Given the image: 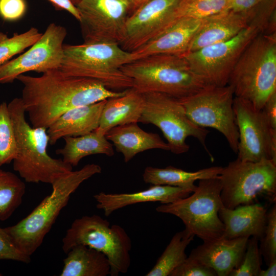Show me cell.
Returning a JSON list of instances; mask_svg holds the SVG:
<instances>
[{"label": "cell", "mask_w": 276, "mask_h": 276, "mask_svg": "<svg viewBox=\"0 0 276 276\" xmlns=\"http://www.w3.org/2000/svg\"><path fill=\"white\" fill-rule=\"evenodd\" d=\"M56 8L59 9L64 10L70 13L78 20L80 19V15L77 9L70 0H48Z\"/></svg>", "instance_id": "cell-39"}, {"label": "cell", "mask_w": 276, "mask_h": 276, "mask_svg": "<svg viewBox=\"0 0 276 276\" xmlns=\"http://www.w3.org/2000/svg\"><path fill=\"white\" fill-rule=\"evenodd\" d=\"M196 188H181L166 185H152L148 189L133 193H105L94 196L97 208L108 217L113 212L128 205L147 202L172 203L189 196Z\"/></svg>", "instance_id": "cell-18"}, {"label": "cell", "mask_w": 276, "mask_h": 276, "mask_svg": "<svg viewBox=\"0 0 276 276\" xmlns=\"http://www.w3.org/2000/svg\"><path fill=\"white\" fill-rule=\"evenodd\" d=\"M0 275H2V274L0 273Z\"/></svg>", "instance_id": "cell-43"}, {"label": "cell", "mask_w": 276, "mask_h": 276, "mask_svg": "<svg viewBox=\"0 0 276 276\" xmlns=\"http://www.w3.org/2000/svg\"><path fill=\"white\" fill-rule=\"evenodd\" d=\"M106 100L64 112L47 128L49 143L54 145L61 138L82 135L95 130Z\"/></svg>", "instance_id": "cell-22"}, {"label": "cell", "mask_w": 276, "mask_h": 276, "mask_svg": "<svg viewBox=\"0 0 276 276\" xmlns=\"http://www.w3.org/2000/svg\"><path fill=\"white\" fill-rule=\"evenodd\" d=\"M221 190L219 176L199 180L192 194L172 203L161 204L156 210L179 218L185 229L203 242L219 239L224 231L218 215L223 206Z\"/></svg>", "instance_id": "cell-8"}, {"label": "cell", "mask_w": 276, "mask_h": 276, "mask_svg": "<svg viewBox=\"0 0 276 276\" xmlns=\"http://www.w3.org/2000/svg\"><path fill=\"white\" fill-rule=\"evenodd\" d=\"M129 4L130 7V15L135 11L136 9L140 8L150 0H126Z\"/></svg>", "instance_id": "cell-41"}, {"label": "cell", "mask_w": 276, "mask_h": 276, "mask_svg": "<svg viewBox=\"0 0 276 276\" xmlns=\"http://www.w3.org/2000/svg\"><path fill=\"white\" fill-rule=\"evenodd\" d=\"M121 70L141 93H160L180 99L209 85L191 70L183 55H151L124 65Z\"/></svg>", "instance_id": "cell-5"}, {"label": "cell", "mask_w": 276, "mask_h": 276, "mask_svg": "<svg viewBox=\"0 0 276 276\" xmlns=\"http://www.w3.org/2000/svg\"><path fill=\"white\" fill-rule=\"evenodd\" d=\"M23 84L20 97L34 127L48 128L66 111L123 95L88 78L70 76L59 68L38 77L24 74L16 78Z\"/></svg>", "instance_id": "cell-1"}, {"label": "cell", "mask_w": 276, "mask_h": 276, "mask_svg": "<svg viewBox=\"0 0 276 276\" xmlns=\"http://www.w3.org/2000/svg\"><path fill=\"white\" fill-rule=\"evenodd\" d=\"M234 96L233 89L228 84L208 85L194 94L178 99L193 123L219 131L237 154L239 132L233 109Z\"/></svg>", "instance_id": "cell-11"}, {"label": "cell", "mask_w": 276, "mask_h": 276, "mask_svg": "<svg viewBox=\"0 0 276 276\" xmlns=\"http://www.w3.org/2000/svg\"><path fill=\"white\" fill-rule=\"evenodd\" d=\"M223 167L214 166L194 172L187 171L171 166L164 168L147 167L143 178L146 183L152 185H166L181 188H196V180L218 176Z\"/></svg>", "instance_id": "cell-26"}, {"label": "cell", "mask_w": 276, "mask_h": 276, "mask_svg": "<svg viewBox=\"0 0 276 276\" xmlns=\"http://www.w3.org/2000/svg\"><path fill=\"white\" fill-rule=\"evenodd\" d=\"M219 177L220 198L227 209L259 203L260 199L275 203L276 162L272 159L251 162L237 158L223 167Z\"/></svg>", "instance_id": "cell-7"}, {"label": "cell", "mask_w": 276, "mask_h": 276, "mask_svg": "<svg viewBox=\"0 0 276 276\" xmlns=\"http://www.w3.org/2000/svg\"><path fill=\"white\" fill-rule=\"evenodd\" d=\"M195 236L185 228L176 233L146 276H169L187 258L186 249Z\"/></svg>", "instance_id": "cell-28"}, {"label": "cell", "mask_w": 276, "mask_h": 276, "mask_svg": "<svg viewBox=\"0 0 276 276\" xmlns=\"http://www.w3.org/2000/svg\"><path fill=\"white\" fill-rule=\"evenodd\" d=\"M180 0H150L127 18L123 39L124 50L132 52L155 37L174 21Z\"/></svg>", "instance_id": "cell-16"}, {"label": "cell", "mask_w": 276, "mask_h": 276, "mask_svg": "<svg viewBox=\"0 0 276 276\" xmlns=\"http://www.w3.org/2000/svg\"><path fill=\"white\" fill-rule=\"evenodd\" d=\"M250 21V13L231 10L203 18L191 41L188 53L234 37L247 27Z\"/></svg>", "instance_id": "cell-20"}, {"label": "cell", "mask_w": 276, "mask_h": 276, "mask_svg": "<svg viewBox=\"0 0 276 276\" xmlns=\"http://www.w3.org/2000/svg\"><path fill=\"white\" fill-rule=\"evenodd\" d=\"M267 269H261L259 276H275L276 275V259L272 261L267 266Z\"/></svg>", "instance_id": "cell-40"}, {"label": "cell", "mask_w": 276, "mask_h": 276, "mask_svg": "<svg viewBox=\"0 0 276 276\" xmlns=\"http://www.w3.org/2000/svg\"><path fill=\"white\" fill-rule=\"evenodd\" d=\"M101 171L99 165L89 164L56 180L51 185V194L28 216L16 224L4 228L18 248L31 256L42 243L71 195L83 181Z\"/></svg>", "instance_id": "cell-2"}, {"label": "cell", "mask_w": 276, "mask_h": 276, "mask_svg": "<svg viewBox=\"0 0 276 276\" xmlns=\"http://www.w3.org/2000/svg\"><path fill=\"white\" fill-rule=\"evenodd\" d=\"M203 19L180 18L135 50L133 60L154 54L183 55Z\"/></svg>", "instance_id": "cell-17"}, {"label": "cell", "mask_w": 276, "mask_h": 276, "mask_svg": "<svg viewBox=\"0 0 276 276\" xmlns=\"http://www.w3.org/2000/svg\"><path fill=\"white\" fill-rule=\"evenodd\" d=\"M229 5L230 0H180L175 10V21L180 18L203 19L229 10Z\"/></svg>", "instance_id": "cell-30"}, {"label": "cell", "mask_w": 276, "mask_h": 276, "mask_svg": "<svg viewBox=\"0 0 276 276\" xmlns=\"http://www.w3.org/2000/svg\"><path fill=\"white\" fill-rule=\"evenodd\" d=\"M66 29L50 23L40 38L26 52L0 66V84L13 82L19 75L59 68L63 56Z\"/></svg>", "instance_id": "cell-15"}, {"label": "cell", "mask_w": 276, "mask_h": 276, "mask_svg": "<svg viewBox=\"0 0 276 276\" xmlns=\"http://www.w3.org/2000/svg\"><path fill=\"white\" fill-rule=\"evenodd\" d=\"M132 61V53L124 50L118 43L64 44L59 69L70 76L97 81L112 90H125L132 87V82L121 67Z\"/></svg>", "instance_id": "cell-6"}, {"label": "cell", "mask_w": 276, "mask_h": 276, "mask_svg": "<svg viewBox=\"0 0 276 276\" xmlns=\"http://www.w3.org/2000/svg\"><path fill=\"white\" fill-rule=\"evenodd\" d=\"M64 146L56 151L62 156V160L72 167L76 166L84 157L95 154H104L108 156L114 155L112 144L105 135L95 130L88 133L63 138Z\"/></svg>", "instance_id": "cell-27"}, {"label": "cell", "mask_w": 276, "mask_h": 276, "mask_svg": "<svg viewBox=\"0 0 276 276\" xmlns=\"http://www.w3.org/2000/svg\"><path fill=\"white\" fill-rule=\"evenodd\" d=\"M83 245L106 256L110 265V276L126 273L130 266L131 241L121 226L97 215L75 219L62 239V248L67 253L72 247Z\"/></svg>", "instance_id": "cell-9"}, {"label": "cell", "mask_w": 276, "mask_h": 276, "mask_svg": "<svg viewBox=\"0 0 276 276\" xmlns=\"http://www.w3.org/2000/svg\"><path fill=\"white\" fill-rule=\"evenodd\" d=\"M117 151L122 153L125 163L137 154L152 149L170 151L167 143L156 133L147 132L141 129L137 123H131L116 126L105 134Z\"/></svg>", "instance_id": "cell-23"}, {"label": "cell", "mask_w": 276, "mask_h": 276, "mask_svg": "<svg viewBox=\"0 0 276 276\" xmlns=\"http://www.w3.org/2000/svg\"><path fill=\"white\" fill-rule=\"evenodd\" d=\"M25 183L14 173L0 169V220L9 219L20 206L25 193Z\"/></svg>", "instance_id": "cell-29"}, {"label": "cell", "mask_w": 276, "mask_h": 276, "mask_svg": "<svg viewBox=\"0 0 276 276\" xmlns=\"http://www.w3.org/2000/svg\"><path fill=\"white\" fill-rule=\"evenodd\" d=\"M26 10L24 0H0V15L5 20L20 18Z\"/></svg>", "instance_id": "cell-37"}, {"label": "cell", "mask_w": 276, "mask_h": 276, "mask_svg": "<svg viewBox=\"0 0 276 276\" xmlns=\"http://www.w3.org/2000/svg\"><path fill=\"white\" fill-rule=\"evenodd\" d=\"M143 107V94L132 87L127 88L123 95L106 100L95 131L105 135L116 126L138 123Z\"/></svg>", "instance_id": "cell-24"}, {"label": "cell", "mask_w": 276, "mask_h": 276, "mask_svg": "<svg viewBox=\"0 0 276 276\" xmlns=\"http://www.w3.org/2000/svg\"><path fill=\"white\" fill-rule=\"evenodd\" d=\"M76 7L83 42L120 45L130 13L126 0H81Z\"/></svg>", "instance_id": "cell-14"}, {"label": "cell", "mask_w": 276, "mask_h": 276, "mask_svg": "<svg viewBox=\"0 0 276 276\" xmlns=\"http://www.w3.org/2000/svg\"><path fill=\"white\" fill-rule=\"evenodd\" d=\"M142 94L144 107L139 122L157 127L167 140L170 151L176 154L188 152L190 147L186 139L189 136L195 137L213 160L205 144L209 131L190 119L177 98L157 92Z\"/></svg>", "instance_id": "cell-10"}, {"label": "cell", "mask_w": 276, "mask_h": 276, "mask_svg": "<svg viewBox=\"0 0 276 276\" xmlns=\"http://www.w3.org/2000/svg\"><path fill=\"white\" fill-rule=\"evenodd\" d=\"M262 32H264L262 27L251 21L234 37L183 56L191 70L207 84L225 86L244 50Z\"/></svg>", "instance_id": "cell-12"}, {"label": "cell", "mask_w": 276, "mask_h": 276, "mask_svg": "<svg viewBox=\"0 0 276 276\" xmlns=\"http://www.w3.org/2000/svg\"><path fill=\"white\" fill-rule=\"evenodd\" d=\"M260 253L268 266L276 259V205L267 213L266 225L264 234L260 239Z\"/></svg>", "instance_id": "cell-34"}, {"label": "cell", "mask_w": 276, "mask_h": 276, "mask_svg": "<svg viewBox=\"0 0 276 276\" xmlns=\"http://www.w3.org/2000/svg\"><path fill=\"white\" fill-rule=\"evenodd\" d=\"M42 34L34 27L22 33H14L10 37L7 34L0 32V66L32 46Z\"/></svg>", "instance_id": "cell-31"}, {"label": "cell", "mask_w": 276, "mask_h": 276, "mask_svg": "<svg viewBox=\"0 0 276 276\" xmlns=\"http://www.w3.org/2000/svg\"><path fill=\"white\" fill-rule=\"evenodd\" d=\"M8 107L17 148L13 168L21 178L29 183L41 182L52 185L73 170V167L62 159L54 158L48 154L47 129L29 125L26 120L20 98L11 100Z\"/></svg>", "instance_id": "cell-3"}, {"label": "cell", "mask_w": 276, "mask_h": 276, "mask_svg": "<svg viewBox=\"0 0 276 276\" xmlns=\"http://www.w3.org/2000/svg\"><path fill=\"white\" fill-rule=\"evenodd\" d=\"M235 97L249 102L261 110L276 92L275 32H262L256 36L242 53L228 82Z\"/></svg>", "instance_id": "cell-4"}, {"label": "cell", "mask_w": 276, "mask_h": 276, "mask_svg": "<svg viewBox=\"0 0 276 276\" xmlns=\"http://www.w3.org/2000/svg\"><path fill=\"white\" fill-rule=\"evenodd\" d=\"M271 128L276 130V92L272 94L261 109Z\"/></svg>", "instance_id": "cell-38"}, {"label": "cell", "mask_w": 276, "mask_h": 276, "mask_svg": "<svg viewBox=\"0 0 276 276\" xmlns=\"http://www.w3.org/2000/svg\"><path fill=\"white\" fill-rule=\"evenodd\" d=\"M0 260H11L25 263H28L31 261V256L20 250L4 228L1 227Z\"/></svg>", "instance_id": "cell-35"}, {"label": "cell", "mask_w": 276, "mask_h": 276, "mask_svg": "<svg viewBox=\"0 0 276 276\" xmlns=\"http://www.w3.org/2000/svg\"><path fill=\"white\" fill-rule=\"evenodd\" d=\"M233 109L239 132L237 158L244 162L267 159L276 162V130L271 128L263 111L236 97Z\"/></svg>", "instance_id": "cell-13"}, {"label": "cell", "mask_w": 276, "mask_h": 276, "mask_svg": "<svg viewBox=\"0 0 276 276\" xmlns=\"http://www.w3.org/2000/svg\"><path fill=\"white\" fill-rule=\"evenodd\" d=\"M169 276H217V274L211 268L189 256Z\"/></svg>", "instance_id": "cell-36"}, {"label": "cell", "mask_w": 276, "mask_h": 276, "mask_svg": "<svg viewBox=\"0 0 276 276\" xmlns=\"http://www.w3.org/2000/svg\"><path fill=\"white\" fill-rule=\"evenodd\" d=\"M258 241L256 237H251L248 239L239 264L229 276H259L262 262Z\"/></svg>", "instance_id": "cell-33"}, {"label": "cell", "mask_w": 276, "mask_h": 276, "mask_svg": "<svg viewBox=\"0 0 276 276\" xmlns=\"http://www.w3.org/2000/svg\"><path fill=\"white\" fill-rule=\"evenodd\" d=\"M17 148L8 104H0V167L13 162Z\"/></svg>", "instance_id": "cell-32"}, {"label": "cell", "mask_w": 276, "mask_h": 276, "mask_svg": "<svg viewBox=\"0 0 276 276\" xmlns=\"http://www.w3.org/2000/svg\"><path fill=\"white\" fill-rule=\"evenodd\" d=\"M70 1L74 6H76L81 0H70Z\"/></svg>", "instance_id": "cell-42"}, {"label": "cell", "mask_w": 276, "mask_h": 276, "mask_svg": "<svg viewBox=\"0 0 276 276\" xmlns=\"http://www.w3.org/2000/svg\"><path fill=\"white\" fill-rule=\"evenodd\" d=\"M63 260L60 276H107L110 265L103 253L83 245L72 247Z\"/></svg>", "instance_id": "cell-25"}, {"label": "cell", "mask_w": 276, "mask_h": 276, "mask_svg": "<svg viewBox=\"0 0 276 276\" xmlns=\"http://www.w3.org/2000/svg\"><path fill=\"white\" fill-rule=\"evenodd\" d=\"M267 213V209L260 203L241 205L233 209L222 206L218 213L224 228L222 238L254 237L260 240L266 225Z\"/></svg>", "instance_id": "cell-21"}, {"label": "cell", "mask_w": 276, "mask_h": 276, "mask_svg": "<svg viewBox=\"0 0 276 276\" xmlns=\"http://www.w3.org/2000/svg\"><path fill=\"white\" fill-rule=\"evenodd\" d=\"M249 238H221L205 241L192 250L189 256L213 269L217 276H229L239 264Z\"/></svg>", "instance_id": "cell-19"}]
</instances>
